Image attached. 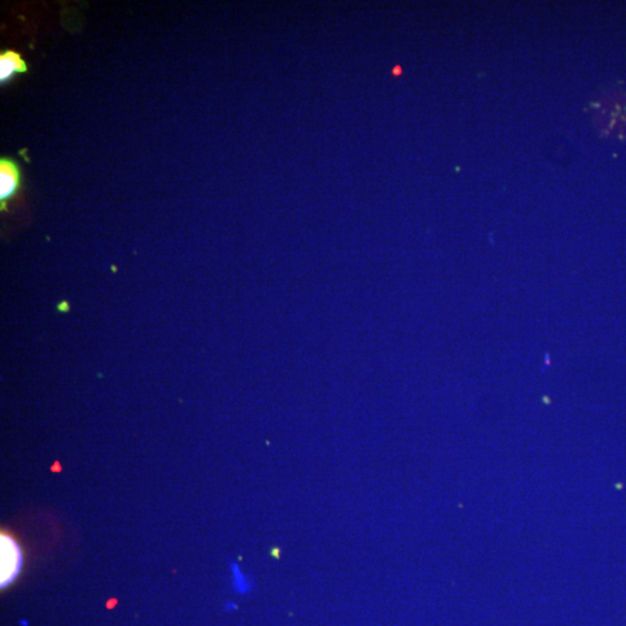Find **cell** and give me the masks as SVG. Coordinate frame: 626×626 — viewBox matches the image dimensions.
I'll return each mask as SVG.
<instances>
[{
    "mask_svg": "<svg viewBox=\"0 0 626 626\" xmlns=\"http://www.w3.org/2000/svg\"><path fill=\"white\" fill-rule=\"evenodd\" d=\"M27 72V64L19 52L6 50L0 54V83L5 84L18 73Z\"/></svg>",
    "mask_w": 626,
    "mask_h": 626,
    "instance_id": "obj_3",
    "label": "cell"
},
{
    "mask_svg": "<svg viewBox=\"0 0 626 626\" xmlns=\"http://www.w3.org/2000/svg\"><path fill=\"white\" fill-rule=\"evenodd\" d=\"M230 568L232 573V587L234 591H237L238 594H248L252 589V584L248 577L241 571L237 562H231Z\"/></svg>",
    "mask_w": 626,
    "mask_h": 626,
    "instance_id": "obj_4",
    "label": "cell"
},
{
    "mask_svg": "<svg viewBox=\"0 0 626 626\" xmlns=\"http://www.w3.org/2000/svg\"><path fill=\"white\" fill-rule=\"evenodd\" d=\"M21 172L13 159L3 157L0 159V208L6 210L7 203L16 196L20 188Z\"/></svg>",
    "mask_w": 626,
    "mask_h": 626,
    "instance_id": "obj_2",
    "label": "cell"
},
{
    "mask_svg": "<svg viewBox=\"0 0 626 626\" xmlns=\"http://www.w3.org/2000/svg\"><path fill=\"white\" fill-rule=\"evenodd\" d=\"M225 609H227V611L236 610V609H237V606H236L234 602H227V604H225Z\"/></svg>",
    "mask_w": 626,
    "mask_h": 626,
    "instance_id": "obj_5",
    "label": "cell"
},
{
    "mask_svg": "<svg viewBox=\"0 0 626 626\" xmlns=\"http://www.w3.org/2000/svg\"><path fill=\"white\" fill-rule=\"evenodd\" d=\"M20 624H21V625H25V626L28 625V623H27V620H20Z\"/></svg>",
    "mask_w": 626,
    "mask_h": 626,
    "instance_id": "obj_6",
    "label": "cell"
},
{
    "mask_svg": "<svg viewBox=\"0 0 626 626\" xmlns=\"http://www.w3.org/2000/svg\"><path fill=\"white\" fill-rule=\"evenodd\" d=\"M0 543H1V548H0L1 550V580H0V584H1V588H4L7 587L18 578V575L23 568V558L20 546L12 537L1 535Z\"/></svg>",
    "mask_w": 626,
    "mask_h": 626,
    "instance_id": "obj_1",
    "label": "cell"
}]
</instances>
